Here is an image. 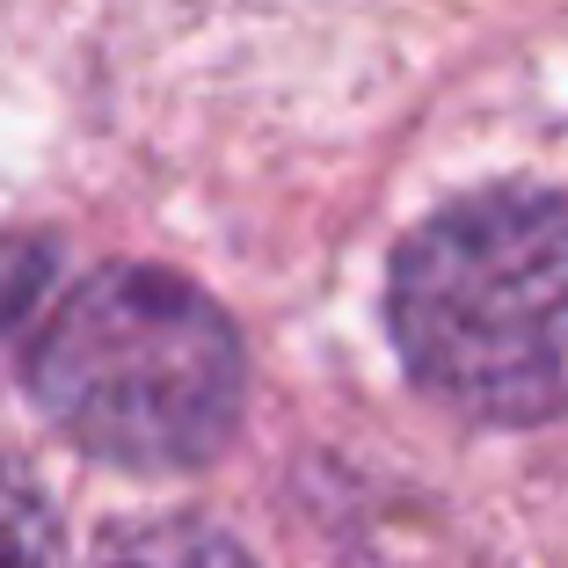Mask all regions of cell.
<instances>
[{
    "instance_id": "5",
    "label": "cell",
    "mask_w": 568,
    "mask_h": 568,
    "mask_svg": "<svg viewBox=\"0 0 568 568\" xmlns=\"http://www.w3.org/2000/svg\"><path fill=\"white\" fill-rule=\"evenodd\" d=\"M44 270H51L44 248H0V328L44 292Z\"/></svg>"
},
{
    "instance_id": "4",
    "label": "cell",
    "mask_w": 568,
    "mask_h": 568,
    "mask_svg": "<svg viewBox=\"0 0 568 568\" xmlns=\"http://www.w3.org/2000/svg\"><path fill=\"white\" fill-rule=\"evenodd\" d=\"M102 568H255V561L226 532L175 518V525H146V532H132Z\"/></svg>"
},
{
    "instance_id": "1",
    "label": "cell",
    "mask_w": 568,
    "mask_h": 568,
    "mask_svg": "<svg viewBox=\"0 0 568 568\" xmlns=\"http://www.w3.org/2000/svg\"><path fill=\"white\" fill-rule=\"evenodd\" d=\"M386 321L408 372L481 423L568 416V197L481 190L394 255Z\"/></svg>"
},
{
    "instance_id": "2",
    "label": "cell",
    "mask_w": 568,
    "mask_h": 568,
    "mask_svg": "<svg viewBox=\"0 0 568 568\" xmlns=\"http://www.w3.org/2000/svg\"><path fill=\"white\" fill-rule=\"evenodd\" d=\"M30 386L118 467H197L241 416V335L190 277L110 263L37 335Z\"/></svg>"
},
{
    "instance_id": "3",
    "label": "cell",
    "mask_w": 568,
    "mask_h": 568,
    "mask_svg": "<svg viewBox=\"0 0 568 568\" xmlns=\"http://www.w3.org/2000/svg\"><path fill=\"white\" fill-rule=\"evenodd\" d=\"M0 568H67L51 503L37 496V481L22 467H8V459H0Z\"/></svg>"
}]
</instances>
